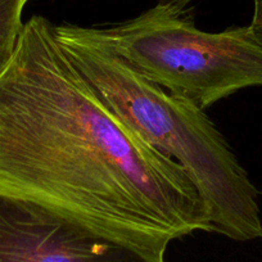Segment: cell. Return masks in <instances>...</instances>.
Instances as JSON below:
<instances>
[{"instance_id":"cell-7","label":"cell","mask_w":262,"mask_h":262,"mask_svg":"<svg viewBox=\"0 0 262 262\" xmlns=\"http://www.w3.org/2000/svg\"><path fill=\"white\" fill-rule=\"evenodd\" d=\"M193 0H158V3L161 4H170V6L176 7V8L185 9V7L189 3H191Z\"/></svg>"},{"instance_id":"cell-6","label":"cell","mask_w":262,"mask_h":262,"mask_svg":"<svg viewBox=\"0 0 262 262\" xmlns=\"http://www.w3.org/2000/svg\"><path fill=\"white\" fill-rule=\"evenodd\" d=\"M253 18H252L251 30L253 31L254 36L262 42V0H253Z\"/></svg>"},{"instance_id":"cell-1","label":"cell","mask_w":262,"mask_h":262,"mask_svg":"<svg viewBox=\"0 0 262 262\" xmlns=\"http://www.w3.org/2000/svg\"><path fill=\"white\" fill-rule=\"evenodd\" d=\"M0 193L161 253L211 233L185 170L121 122L41 16L24 25L0 71Z\"/></svg>"},{"instance_id":"cell-3","label":"cell","mask_w":262,"mask_h":262,"mask_svg":"<svg viewBox=\"0 0 262 262\" xmlns=\"http://www.w3.org/2000/svg\"><path fill=\"white\" fill-rule=\"evenodd\" d=\"M140 74L203 111L249 86H262V42L249 26L201 31L185 9L158 3L137 18L84 27Z\"/></svg>"},{"instance_id":"cell-2","label":"cell","mask_w":262,"mask_h":262,"mask_svg":"<svg viewBox=\"0 0 262 262\" xmlns=\"http://www.w3.org/2000/svg\"><path fill=\"white\" fill-rule=\"evenodd\" d=\"M55 35L121 122L185 170L210 211L211 233L262 238L258 190L202 108L166 93L84 27L63 24Z\"/></svg>"},{"instance_id":"cell-5","label":"cell","mask_w":262,"mask_h":262,"mask_svg":"<svg viewBox=\"0 0 262 262\" xmlns=\"http://www.w3.org/2000/svg\"><path fill=\"white\" fill-rule=\"evenodd\" d=\"M29 0H0V71L13 55L24 25L22 12Z\"/></svg>"},{"instance_id":"cell-4","label":"cell","mask_w":262,"mask_h":262,"mask_svg":"<svg viewBox=\"0 0 262 262\" xmlns=\"http://www.w3.org/2000/svg\"><path fill=\"white\" fill-rule=\"evenodd\" d=\"M0 262H166L32 201L0 193Z\"/></svg>"}]
</instances>
